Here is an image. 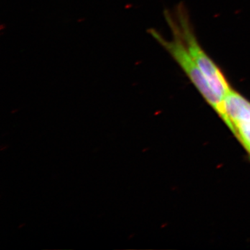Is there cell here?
<instances>
[{
	"label": "cell",
	"mask_w": 250,
	"mask_h": 250,
	"mask_svg": "<svg viewBox=\"0 0 250 250\" xmlns=\"http://www.w3.org/2000/svg\"><path fill=\"white\" fill-rule=\"evenodd\" d=\"M164 16L172 32L179 36L215 95L224 102L227 94L231 89V86L223 72L199 43L184 6H177L174 16L168 11L164 12Z\"/></svg>",
	"instance_id": "obj_1"
},
{
	"label": "cell",
	"mask_w": 250,
	"mask_h": 250,
	"mask_svg": "<svg viewBox=\"0 0 250 250\" xmlns=\"http://www.w3.org/2000/svg\"><path fill=\"white\" fill-rule=\"evenodd\" d=\"M147 31L170 54L171 57L178 63L197 89L202 94L206 101L209 104L228 125V121L224 107V102L215 95L208 81L188 52L179 36L176 33L172 32L173 39L167 41L161 35L159 31L152 28L148 29Z\"/></svg>",
	"instance_id": "obj_2"
},
{
	"label": "cell",
	"mask_w": 250,
	"mask_h": 250,
	"mask_svg": "<svg viewBox=\"0 0 250 250\" xmlns=\"http://www.w3.org/2000/svg\"><path fill=\"white\" fill-rule=\"evenodd\" d=\"M229 128L235 133L238 125L250 123V102L231 88L224 99Z\"/></svg>",
	"instance_id": "obj_3"
},
{
	"label": "cell",
	"mask_w": 250,
	"mask_h": 250,
	"mask_svg": "<svg viewBox=\"0 0 250 250\" xmlns=\"http://www.w3.org/2000/svg\"><path fill=\"white\" fill-rule=\"evenodd\" d=\"M234 134L250 154V123L238 125L235 127Z\"/></svg>",
	"instance_id": "obj_4"
}]
</instances>
